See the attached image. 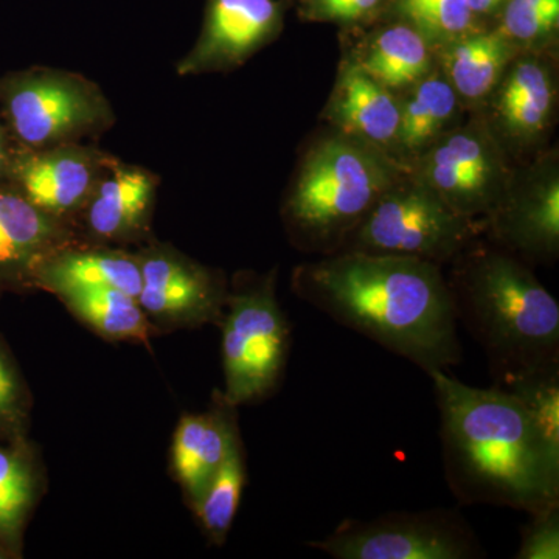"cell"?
Returning <instances> with one entry per match:
<instances>
[{
	"mask_svg": "<svg viewBox=\"0 0 559 559\" xmlns=\"http://www.w3.org/2000/svg\"><path fill=\"white\" fill-rule=\"evenodd\" d=\"M440 267L409 257L337 252L297 266L293 289L334 322L429 373L462 360L457 312Z\"/></svg>",
	"mask_w": 559,
	"mask_h": 559,
	"instance_id": "1",
	"label": "cell"
},
{
	"mask_svg": "<svg viewBox=\"0 0 559 559\" xmlns=\"http://www.w3.org/2000/svg\"><path fill=\"white\" fill-rule=\"evenodd\" d=\"M440 411L441 457L463 506L535 513L559 503V448L516 396L429 371Z\"/></svg>",
	"mask_w": 559,
	"mask_h": 559,
	"instance_id": "2",
	"label": "cell"
},
{
	"mask_svg": "<svg viewBox=\"0 0 559 559\" xmlns=\"http://www.w3.org/2000/svg\"><path fill=\"white\" fill-rule=\"evenodd\" d=\"M476 241L455 257L448 285L459 323L487 353L495 385L559 367L557 299L525 261Z\"/></svg>",
	"mask_w": 559,
	"mask_h": 559,
	"instance_id": "3",
	"label": "cell"
},
{
	"mask_svg": "<svg viewBox=\"0 0 559 559\" xmlns=\"http://www.w3.org/2000/svg\"><path fill=\"white\" fill-rule=\"evenodd\" d=\"M407 171L389 153L330 128L311 139L282 202L296 248L314 255L340 252L374 202Z\"/></svg>",
	"mask_w": 559,
	"mask_h": 559,
	"instance_id": "4",
	"label": "cell"
},
{
	"mask_svg": "<svg viewBox=\"0 0 559 559\" xmlns=\"http://www.w3.org/2000/svg\"><path fill=\"white\" fill-rule=\"evenodd\" d=\"M0 119L22 150L97 140L117 114L97 81L75 70L31 66L0 75Z\"/></svg>",
	"mask_w": 559,
	"mask_h": 559,
	"instance_id": "5",
	"label": "cell"
},
{
	"mask_svg": "<svg viewBox=\"0 0 559 559\" xmlns=\"http://www.w3.org/2000/svg\"><path fill=\"white\" fill-rule=\"evenodd\" d=\"M484 231V221L452 210L409 170L374 202L340 252L409 257L441 266Z\"/></svg>",
	"mask_w": 559,
	"mask_h": 559,
	"instance_id": "6",
	"label": "cell"
},
{
	"mask_svg": "<svg viewBox=\"0 0 559 559\" xmlns=\"http://www.w3.org/2000/svg\"><path fill=\"white\" fill-rule=\"evenodd\" d=\"M227 297L223 329L226 399L231 406L267 395L285 369L290 331L275 297V271L245 278Z\"/></svg>",
	"mask_w": 559,
	"mask_h": 559,
	"instance_id": "7",
	"label": "cell"
},
{
	"mask_svg": "<svg viewBox=\"0 0 559 559\" xmlns=\"http://www.w3.org/2000/svg\"><path fill=\"white\" fill-rule=\"evenodd\" d=\"M308 546L337 559H477L487 557L469 522L454 509L392 511L342 522Z\"/></svg>",
	"mask_w": 559,
	"mask_h": 559,
	"instance_id": "8",
	"label": "cell"
},
{
	"mask_svg": "<svg viewBox=\"0 0 559 559\" xmlns=\"http://www.w3.org/2000/svg\"><path fill=\"white\" fill-rule=\"evenodd\" d=\"M460 215L484 221L502 197L513 168L484 117L444 132L407 168Z\"/></svg>",
	"mask_w": 559,
	"mask_h": 559,
	"instance_id": "9",
	"label": "cell"
},
{
	"mask_svg": "<svg viewBox=\"0 0 559 559\" xmlns=\"http://www.w3.org/2000/svg\"><path fill=\"white\" fill-rule=\"evenodd\" d=\"M498 248L528 264H554L559 255V160L557 150L538 153L511 171L502 197L484 218Z\"/></svg>",
	"mask_w": 559,
	"mask_h": 559,
	"instance_id": "10",
	"label": "cell"
},
{
	"mask_svg": "<svg viewBox=\"0 0 559 559\" xmlns=\"http://www.w3.org/2000/svg\"><path fill=\"white\" fill-rule=\"evenodd\" d=\"M557 108L558 69L551 47L520 51L479 114L509 156H527L546 143Z\"/></svg>",
	"mask_w": 559,
	"mask_h": 559,
	"instance_id": "11",
	"label": "cell"
},
{
	"mask_svg": "<svg viewBox=\"0 0 559 559\" xmlns=\"http://www.w3.org/2000/svg\"><path fill=\"white\" fill-rule=\"evenodd\" d=\"M293 0H205L200 35L178 62L186 76L227 73L242 68L278 39Z\"/></svg>",
	"mask_w": 559,
	"mask_h": 559,
	"instance_id": "12",
	"label": "cell"
},
{
	"mask_svg": "<svg viewBox=\"0 0 559 559\" xmlns=\"http://www.w3.org/2000/svg\"><path fill=\"white\" fill-rule=\"evenodd\" d=\"M117 159L95 143L14 150L7 186L36 209L69 219L83 209L98 180Z\"/></svg>",
	"mask_w": 559,
	"mask_h": 559,
	"instance_id": "13",
	"label": "cell"
},
{
	"mask_svg": "<svg viewBox=\"0 0 559 559\" xmlns=\"http://www.w3.org/2000/svg\"><path fill=\"white\" fill-rule=\"evenodd\" d=\"M160 182L157 173L117 157L76 215L95 240H139L148 234Z\"/></svg>",
	"mask_w": 559,
	"mask_h": 559,
	"instance_id": "14",
	"label": "cell"
},
{
	"mask_svg": "<svg viewBox=\"0 0 559 559\" xmlns=\"http://www.w3.org/2000/svg\"><path fill=\"white\" fill-rule=\"evenodd\" d=\"M73 242L69 219L49 215L0 186V288L32 285L40 261Z\"/></svg>",
	"mask_w": 559,
	"mask_h": 559,
	"instance_id": "15",
	"label": "cell"
},
{
	"mask_svg": "<svg viewBox=\"0 0 559 559\" xmlns=\"http://www.w3.org/2000/svg\"><path fill=\"white\" fill-rule=\"evenodd\" d=\"M322 119L333 130L370 143L393 157L400 124V94L382 86L356 62L345 58Z\"/></svg>",
	"mask_w": 559,
	"mask_h": 559,
	"instance_id": "16",
	"label": "cell"
},
{
	"mask_svg": "<svg viewBox=\"0 0 559 559\" xmlns=\"http://www.w3.org/2000/svg\"><path fill=\"white\" fill-rule=\"evenodd\" d=\"M139 261L142 290L138 300L143 311L207 318L223 304L219 280L175 250L151 246L140 253Z\"/></svg>",
	"mask_w": 559,
	"mask_h": 559,
	"instance_id": "17",
	"label": "cell"
},
{
	"mask_svg": "<svg viewBox=\"0 0 559 559\" xmlns=\"http://www.w3.org/2000/svg\"><path fill=\"white\" fill-rule=\"evenodd\" d=\"M32 285L64 296L73 290L117 289L139 299L142 270L139 255L119 249L66 246L40 261Z\"/></svg>",
	"mask_w": 559,
	"mask_h": 559,
	"instance_id": "18",
	"label": "cell"
},
{
	"mask_svg": "<svg viewBox=\"0 0 559 559\" xmlns=\"http://www.w3.org/2000/svg\"><path fill=\"white\" fill-rule=\"evenodd\" d=\"M367 27L370 32L356 44L348 60L388 90L403 94L436 68L432 44L406 22L380 20Z\"/></svg>",
	"mask_w": 559,
	"mask_h": 559,
	"instance_id": "19",
	"label": "cell"
},
{
	"mask_svg": "<svg viewBox=\"0 0 559 559\" xmlns=\"http://www.w3.org/2000/svg\"><path fill=\"white\" fill-rule=\"evenodd\" d=\"M520 51L495 27L481 28L437 49V66L463 108L479 110Z\"/></svg>",
	"mask_w": 559,
	"mask_h": 559,
	"instance_id": "20",
	"label": "cell"
},
{
	"mask_svg": "<svg viewBox=\"0 0 559 559\" xmlns=\"http://www.w3.org/2000/svg\"><path fill=\"white\" fill-rule=\"evenodd\" d=\"M462 109L457 92L436 66L425 79L400 94V124L393 157L409 168L412 162L455 127Z\"/></svg>",
	"mask_w": 559,
	"mask_h": 559,
	"instance_id": "21",
	"label": "cell"
},
{
	"mask_svg": "<svg viewBox=\"0 0 559 559\" xmlns=\"http://www.w3.org/2000/svg\"><path fill=\"white\" fill-rule=\"evenodd\" d=\"M235 436L237 430L227 411L186 415L180 419L173 444V463L194 507L226 457Z\"/></svg>",
	"mask_w": 559,
	"mask_h": 559,
	"instance_id": "22",
	"label": "cell"
},
{
	"mask_svg": "<svg viewBox=\"0 0 559 559\" xmlns=\"http://www.w3.org/2000/svg\"><path fill=\"white\" fill-rule=\"evenodd\" d=\"M72 311L110 340H148V322L139 300L117 289L64 294Z\"/></svg>",
	"mask_w": 559,
	"mask_h": 559,
	"instance_id": "23",
	"label": "cell"
},
{
	"mask_svg": "<svg viewBox=\"0 0 559 559\" xmlns=\"http://www.w3.org/2000/svg\"><path fill=\"white\" fill-rule=\"evenodd\" d=\"M381 20H399L417 28L433 49L462 38L484 25L471 13L468 0H389Z\"/></svg>",
	"mask_w": 559,
	"mask_h": 559,
	"instance_id": "24",
	"label": "cell"
},
{
	"mask_svg": "<svg viewBox=\"0 0 559 559\" xmlns=\"http://www.w3.org/2000/svg\"><path fill=\"white\" fill-rule=\"evenodd\" d=\"M242 487H245V462L240 439L231 440L226 457L213 474L207 489L197 503L198 514L209 535L215 540L226 538L238 507H240Z\"/></svg>",
	"mask_w": 559,
	"mask_h": 559,
	"instance_id": "25",
	"label": "cell"
},
{
	"mask_svg": "<svg viewBox=\"0 0 559 559\" xmlns=\"http://www.w3.org/2000/svg\"><path fill=\"white\" fill-rule=\"evenodd\" d=\"M496 31L520 50L551 49L559 31V0H507Z\"/></svg>",
	"mask_w": 559,
	"mask_h": 559,
	"instance_id": "26",
	"label": "cell"
},
{
	"mask_svg": "<svg viewBox=\"0 0 559 559\" xmlns=\"http://www.w3.org/2000/svg\"><path fill=\"white\" fill-rule=\"evenodd\" d=\"M495 388L516 396L536 419L547 440L559 448V367L522 374Z\"/></svg>",
	"mask_w": 559,
	"mask_h": 559,
	"instance_id": "27",
	"label": "cell"
},
{
	"mask_svg": "<svg viewBox=\"0 0 559 559\" xmlns=\"http://www.w3.org/2000/svg\"><path fill=\"white\" fill-rule=\"evenodd\" d=\"M389 0H297V16L304 22H325L341 27L362 28L380 21Z\"/></svg>",
	"mask_w": 559,
	"mask_h": 559,
	"instance_id": "28",
	"label": "cell"
},
{
	"mask_svg": "<svg viewBox=\"0 0 559 559\" xmlns=\"http://www.w3.org/2000/svg\"><path fill=\"white\" fill-rule=\"evenodd\" d=\"M31 476L14 454L0 450V525L11 527L31 500Z\"/></svg>",
	"mask_w": 559,
	"mask_h": 559,
	"instance_id": "29",
	"label": "cell"
},
{
	"mask_svg": "<svg viewBox=\"0 0 559 559\" xmlns=\"http://www.w3.org/2000/svg\"><path fill=\"white\" fill-rule=\"evenodd\" d=\"M516 559L559 558V503L530 513V521L522 527Z\"/></svg>",
	"mask_w": 559,
	"mask_h": 559,
	"instance_id": "30",
	"label": "cell"
},
{
	"mask_svg": "<svg viewBox=\"0 0 559 559\" xmlns=\"http://www.w3.org/2000/svg\"><path fill=\"white\" fill-rule=\"evenodd\" d=\"M506 3L507 0H468L471 13L484 27H488L489 22L498 20Z\"/></svg>",
	"mask_w": 559,
	"mask_h": 559,
	"instance_id": "31",
	"label": "cell"
},
{
	"mask_svg": "<svg viewBox=\"0 0 559 559\" xmlns=\"http://www.w3.org/2000/svg\"><path fill=\"white\" fill-rule=\"evenodd\" d=\"M14 150H16V145H14L9 130H7L5 124L0 119V186H7L10 162Z\"/></svg>",
	"mask_w": 559,
	"mask_h": 559,
	"instance_id": "32",
	"label": "cell"
},
{
	"mask_svg": "<svg viewBox=\"0 0 559 559\" xmlns=\"http://www.w3.org/2000/svg\"><path fill=\"white\" fill-rule=\"evenodd\" d=\"M14 400V382L5 364L0 359V411L9 409Z\"/></svg>",
	"mask_w": 559,
	"mask_h": 559,
	"instance_id": "33",
	"label": "cell"
}]
</instances>
